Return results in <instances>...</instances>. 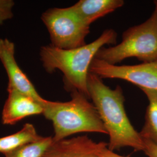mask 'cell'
I'll return each instance as SVG.
<instances>
[{
	"label": "cell",
	"mask_w": 157,
	"mask_h": 157,
	"mask_svg": "<svg viewBox=\"0 0 157 157\" xmlns=\"http://www.w3.org/2000/svg\"><path fill=\"white\" fill-rule=\"evenodd\" d=\"M89 72L102 79H122L140 89L157 91V61L135 65H117L94 58Z\"/></svg>",
	"instance_id": "obj_6"
},
{
	"label": "cell",
	"mask_w": 157,
	"mask_h": 157,
	"mask_svg": "<svg viewBox=\"0 0 157 157\" xmlns=\"http://www.w3.org/2000/svg\"><path fill=\"white\" fill-rule=\"evenodd\" d=\"M151 16L146 21L125 30L119 44L102 47L95 58L112 65L133 57L143 63L157 61V1Z\"/></svg>",
	"instance_id": "obj_4"
},
{
	"label": "cell",
	"mask_w": 157,
	"mask_h": 157,
	"mask_svg": "<svg viewBox=\"0 0 157 157\" xmlns=\"http://www.w3.org/2000/svg\"><path fill=\"white\" fill-rule=\"evenodd\" d=\"M82 93L71 92V100L66 102L44 100L43 115L54 128L53 141L61 140L80 133L106 134L107 132L93 103Z\"/></svg>",
	"instance_id": "obj_3"
},
{
	"label": "cell",
	"mask_w": 157,
	"mask_h": 157,
	"mask_svg": "<svg viewBox=\"0 0 157 157\" xmlns=\"http://www.w3.org/2000/svg\"><path fill=\"white\" fill-rule=\"evenodd\" d=\"M144 143L143 151L148 157H157V146L152 141L143 139Z\"/></svg>",
	"instance_id": "obj_15"
},
{
	"label": "cell",
	"mask_w": 157,
	"mask_h": 157,
	"mask_svg": "<svg viewBox=\"0 0 157 157\" xmlns=\"http://www.w3.org/2000/svg\"><path fill=\"white\" fill-rule=\"evenodd\" d=\"M108 147L107 143L81 136L53 141L43 157H101V152Z\"/></svg>",
	"instance_id": "obj_8"
},
{
	"label": "cell",
	"mask_w": 157,
	"mask_h": 157,
	"mask_svg": "<svg viewBox=\"0 0 157 157\" xmlns=\"http://www.w3.org/2000/svg\"><path fill=\"white\" fill-rule=\"evenodd\" d=\"M14 5L12 0H0V26L13 17Z\"/></svg>",
	"instance_id": "obj_14"
},
{
	"label": "cell",
	"mask_w": 157,
	"mask_h": 157,
	"mask_svg": "<svg viewBox=\"0 0 157 157\" xmlns=\"http://www.w3.org/2000/svg\"><path fill=\"white\" fill-rule=\"evenodd\" d=\"M41 137L33 124H25L19 131L0 137V153L5 155L23 146L39 140Z\"/></svg>",
	"instance_id": "obj_11"
},
{
	"label": "cell",
	"mask_w": 157,
	"mask_h": 157,
	"mask_svg": "<svg viewBox=\"0 0 157 157\" xmlns=\"http://www.w3.org/2000/svg\"><path fill=\"white\" fill-rule=\"evenodd\" d=\"M87 87L90 99L109 137L108 148L113 151L124 147L132 148L136 151H143V139L130 122L125 111L122 87L117 86L115 89H111L103 83L102 78L90 72Z\"/></svg>",
	"instance_id": "obj_1"
},
{
	"label": "cell",
	"mask_w": 157,
	"mask_h": 157,
	"mask_svg": "<svg viewBox=\"0 0 157 157\" xmlns=\"http://www.w3.org/2000/svg\"><path fill=\"white\" fill-rule=\"evenodd\" d=\"M141 90L146 94L149 104L146 109L145 122L140 134L143 139L150 140L157 146V91Z\"/></svg>",
	"instance_id": "obj_12"
},
{
	"label": "cell",
	"mask_w": 157,
	"mask_h": 157,
	"mask_svg": "<svg viewBox=\"0 0 157 157\" xmlns=\"http://www.w3.org/2000/svg\"><path fill=\"white\" fill-rule=\"evenodd\" d=\"M52 142V137L41 136L39 140L6 154L5 157H43Z\"/></svg>",
	"instance_id": "obj_13"
},
{
	"label": "cell",
	"mask_w": 157,
	"mask_h": 157,
	"mask_svg": "<svg viewBox=\"0 0 157 157\" xmlns=\"http://www.w3.org/2000/svg\"><path fill=\"white\" fill-rule=\"evenodd\" d=\"M41 19L48 30L53 47L71 50L86 44L90 26L81 20L71 6L50 8L42 13Z\"/></svg>",
	"instance_id": "obj_5"
},
{
	"label": "cell",
	"mask_w": 157,
	"mask_h": 157,
	"mask_svg": "<svg viewBox=\"0 0 157 157\" xmlns=\"http://www.w3.org/2000/svg\"><path fill=\"white\" fill-rule=\"evenodd\" d=\"M124 5L123 0H80L71 6L81 20L90 26L98 19L112 13Z\"/></svg>",
	"instance_id": "obj_10"
},
{
	"label": "cell",
	"mask_w": 157,
	"mask_h": 157,
	"mask_svg": "<svg viewBox=\"0 0 157 157\" xmlns=\"http://www.w3.org/2000/svg\"><path fill=\"white\" fill-rule=\"evenodd\" d=\"M8 93L1 116L4 124H15L27 117L43 115L42 103L17 90H8Z\"/></svg>",
	"instance_id": "obj_9"
},
{
	"label": "cell",
	"mask_w": 157,
	"mask_h": 157,
	"mask_svg": "<svg viewBox=\"0 0 157 157\" xmlns=\"http://www.w3.org/2000/svg\"><path fill=\"white\" fill-rule=\"evenodd\" d=\"M117 37V32L109 29L94 41L78 48L63 50L51 44L44 45L40 49V59L47 73L56 70L62 72L65 90L71 93L78 91L90 99L87 79L90 65L102 47L116 44Z\"/></svg>",
	"instance_id": "obj_2"
},
{
	"label": "cell",
	"mask_w": 157,
	"mask_h": 157,
	"mask_svg": "<svg viewBox=\"0 0 157 157\" xmlns=\"http://www.w3.org/2000/svg\"><path fill=\"white\" fill-rule=\"evenodd\" d=\"M101 157H127L119 155L115 152L110 150L108 147L104 148L101 152Z\"/></svg>",
	"instance_id": "obj_16"
},
{
	"label": "cell",
	"mask_w": 157,
	"mask_h": 157,
	"mask_svg": "<svg viewBox=\"0 0 157 157\" xmlns=\"http://www.w3.org/2000/svg\"><path fill=\"white\" fill-rule=\"evenodd\" d=\"M15 44L8 39H0V60L8 78V90H17L41 103L44 100L27 75L19 67L15 56Z\"/></svg>",
	"instance_id": "obj_7"
}]
</instances>
